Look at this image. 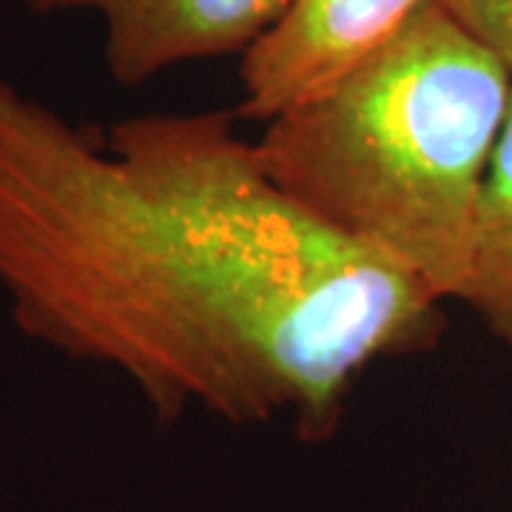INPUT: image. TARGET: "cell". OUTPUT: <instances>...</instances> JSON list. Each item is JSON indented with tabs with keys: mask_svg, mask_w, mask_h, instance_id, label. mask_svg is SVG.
Returning <instances> with one entry per match:
<instances>
[{
	"mask_svg": "<svg viewBox=\"0 0 512 512\" xmlns=\"http://www.w3.org/2000/svg\"><path fill=\"white\" fill-rule=\"evenodd\" d=\"M234 123L140 114L100 140L0 80V293L157 419H291L322 444L370 367L439 339L441 302L299 208Z\"/></svg>",
	"mask_w": 512,
	"mask_h": 512,
	"instance_id": "obj_1",
	"label": "cell"
},
{
	"mask_svg": "<svg viewBox=\"0 0 512 512\" xmlns=\"http://www.w3.org/2000/svg\"><path fill=\"white\" fill-rule=\"evenodd\" d=\"M510 100V66L433 3L268 120L256 154L313 220L458 302Z\"/></svg>",
	"mask_w": 512,
	"mask_h": 512,
	"instance_id": "obj_2",
	"label": "cell"
},
{
	"mask_svg": "<svg viewBox=\"0 0 512 512\" xmlns=\"http://www.w3.org/2000/svg\"><path fill=\"white\" fill-rule=\"evenodd\" d=\"M439 0H288L274 29L242 55L237 114L274 120L325 89Z\"/></svg>",
	"mask_w": 512,
	"mask_h": 512,
	"instance_id": "obj_3",
	"label": "cell"
},
{
	"mask_svg": "<svg viewBox=\"0 0 512 512\" xmlns=\"http://www.w3.org/2000/svg\"><path fill=\"white\" fill-rule=\"evenodd\" d=\"M32 12H92L103 23L106 69L120 86L197 60L245 55L288 0H23Z\"/></svg>",
	"mask_w": 512,
	"mask_h": 512,
	"instance_id": "obj_4",
	"label": "cell"
},
{
	"mask_svg": "<svg viewBox=\"0 0 512 512\" xmlns=\"http://www.w3.org/2000/svg\"><path fill=\"white\" fill-rule=\"evenodd\" d=\"M458 302L512 350V100L478 202L470 271Z\"/></svg>",
	"mask_w": 512,
	"mask_h": 512,
	"instance_id": "obj_5",
	"label": "cell"
},
{
	"mask_svg": "<svg viewBox=\"0 0 512 512\" xmlns=\"http://www.w3.org/2000/svg\"><path fill=\"white\" fill-rule=\"evenodd\" d=\"M453 18L490 46L512 72V0H439Z\"/></svg>",
	"mask_w": 512,
	"mask_h": 512,
	"instance_id": "obj_6",
	"label": "cell"
}]
</instances>
